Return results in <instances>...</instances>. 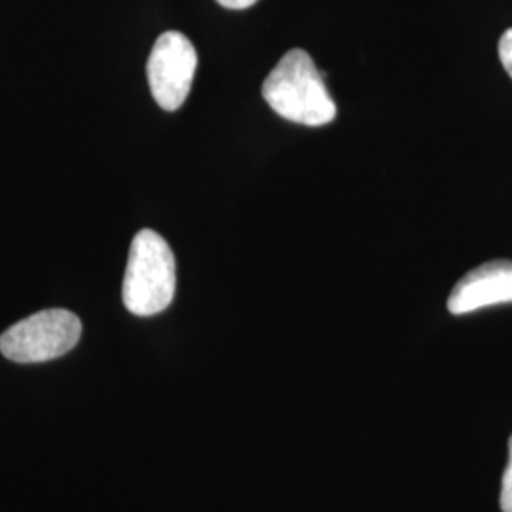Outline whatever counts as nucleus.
<instances>
[{"instance_id":"1","label":"nucleus","mask_w":512,"mask_h":512,"mask_svg":"<svg viewBox=\"0 0 512 512\" xmlns=\"http://www.w3.org/2000/svg\"><path fill=\"white\" fill-rule=\"evenodd\" d=\"M266 103L285 120L302 126H327L336 118V105L325 80L304 50H291L262 84Z\"/></svg>"},{"instance_id":"2","label":"nucleus","mask_w":512,"mask_h":512,"mask_svg":"<svg viewBox=\"0 0 512 512\" xmlns=\"http://www.w3.org/2000/svg\"><path fill=\"white\" fill-rule=\"evenodd\" d=\"M177 287L175 256L160 234L141 230L129 247L122 298L133 315L150 317L167 310Z\"/></svg>"},{"instance_id":"3","label":"nucleus","mask_w":512,"mask_h":512,"mask_svg":"<svg viewBox=\"0 0 512 512\" xmlns=\"http://www.w3.org/2000/svg\"><path fill=\"white\" fill-rule=\"evenodd\" d=\"M80 334L82 323L73 311H38L0 336V351L14 363H44L69 353Z\"/></svg>"},{"instance_id":"4","label":"nucleus","mask_w":512,"mask_h":512,"mask_svg":"<svg viewBox=\"0 0 512 512\" xmlns=\"http://www.w3.org/2000/svg\"><path fill=\"white\" fill-rule=\"evenodd\" d=\"M198 69L194 44L183 33L167 31L156 40L147 63L148 84L164 110L181 109Z\"/></svg>"},{"instance_id":"5","label":"nucleus","mask_w":512,"mask_h":512,"mask_svg":"<svg viewBox=\"0 0 512 512\" xmlns=\"http://www.w3.org/2000/svg\"><path fill=\"white\" fill-rule=\"evenodd\" d=\"M512 304V262L492 260L463 275L448 298L452 315Z\"/></svg>"},{"instance_id":"6","label":"nucleus","mask_w":512,"mask_h":512,"mask_svg":"<svg viewBox=\"0 0 512 512\" xmlns=\"http://www.w3.org/2000/svg\"><path fill=\"white\" fill-rule=\"evenodd\" d=\"M499 505H501V511L512 512V437L509 439V461L501 478Z\"/></svg>"},{"instance_id":"7","label":"nucleus","mask_w":512,"mask_h":512,"mask_svg":"<svg viewBox=\"0 0 512 512\" xmlns=\"http://www.w3.org/2000/svg\"><path fill=\"white\" fill-rule=\"evenodd\" d=\"M499 59L512 78V29L505 31L499 40Z\"/></svg>"},{"instance_id":"8","label":"nucleus","mask_w":512,"mask_h":512,"mask_svg":"<svg viewBox=\"0 0 512 512\" xmlns=\"http://www.w3.org/2000/svg\"><path fill=\"white\" fill-rule=\"evenodd\" d=\"M217 2L230 10H245V8H251L258 0H217Z\"/></svg>"}]
</instances>
